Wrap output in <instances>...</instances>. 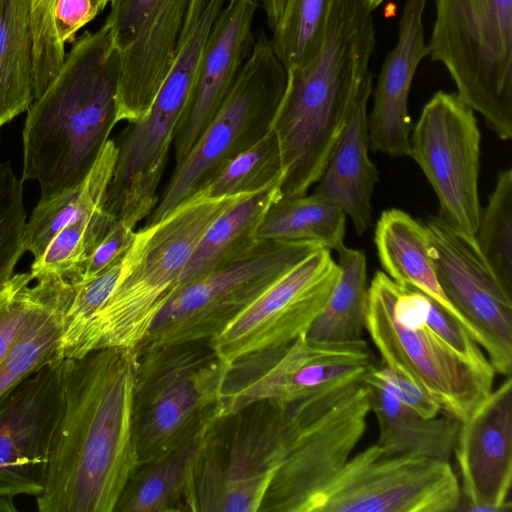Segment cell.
Wrapping results in <instances>:
<instances>
[{
  "instance_id": "obj_1",
  "label": "cell",
  "mask_w": 512,
  "mask_h": 512,
  "mask_svg": "<svg viewBox=\"0 0 512 512\" xmlns=\"http://www.w3.org/2000/svg\"><path fill=\"white\" fill-rule=\"evenodd\" d=\"M138 349L102 348L63 362V409L36 496L40 512H114L140 462L133 389Z\"/></svg>"
},
{
  "instance_id": "obj_2",
  "label": "cell",
  "mask_w": 512,
  "mask_h": 512,
  "mask_svg": "<svg viewBox=\"0 0 512 512\" xmlns=\"http://www.w3.org/2000/svg\"><path fill=\"white\" fill-rule=\"evenodd\" d=\"M372 11L367 0H333L319 51L305 65L287 70L271 124L283 166L281 197L305 195L316 184L363 91L372 84Z\"/></svg>"
},
{
  "instance_id": "obj_3",
  "label": "cell",
  "mask_w": 512,
  "mask_h": 512,
  "mask_svg": "<svg viewBox=\"0 0 512 512\" xmlns=\"http://www.w3.org/2000/svg\"><path fill=\"white\" fill-rule=\"evenodd\" d=\"M120 68L109 27L86 31L27 109L21 180L39 183V201L75 189L93 167L117 124Z\"/></svg>"
},
{
  "instance_id": "obj_4",
  "label": "cell",
  "mask_w": 512,
  "mask_h": 512,
  "mask_svg": "<svg viewBox=\"0 0 512 512\" xmlns=\"http://www.w3.org/2000/svg\"><path fill=\"white\" fill-rule=\"evenodd\" d=\"M248 194L211 197L201 190L135 231L111 296L65 359L102 348L139 349L207 229Z\"/></svg>"
},
{
  "instance_id": "obj_5",
  "label": "cell",
  "mask_w": 512,
  "mask_h": 512,
  "mask_svg": "<svg viewBox=\"0 0 512 512\" xmlns=\"http://www.w3.org/2000/svg\"><path fill=\"white\" fill-rule=\"evenodd\" d=\"M227 368L208 340L138 349L133 428L140 464L178 448L219 417Z\"/></svg>"
},
{
  "instance_id": "obj_6",
  "label": "cell",
  "mask_w": 512,
  "mask_h": 512,
  "mask_svg": "<svg viewBox=\"0 0 512 512\" xmlns=\"http://www.w3.org/2000/svg\"><path fill=\"white\" fill-rule=\"evenodd\" d=\"M295 431L289 405L269 401L218 417L194 468L186 511L259 512Z\"/></svg>"
},
{
  "instance_id": "obj_7",
  "label": "cell",
  "mask_w": 512,
  "mask_h": 512,
  "mask_svg": "<svg viewBox=\"0 0 512 512\" xmlns=\"http://www.w3.org/2000/svg\"><path fill=\"white\" fill-rule=\"evenodd\" d=\"M427 44L457 95L502 140L512 138V0H435Z\"/></svg>"
},
{
  "instance_id": "obj_8",
  "label": "cell",
  "mask_w": 512,
  "mask_h": 512,
  "mask_svg": "<svg viewBox=\"0 0 512 512\" xmlns=\"http://www.w3.org/2000/svg\"><path fill=\"white\" fill-rule=\"evenodd\" d=\"M221 9L219 0L206 4L183 38L150 110L139 121L128 124L116 142L117 157L104 209L133 230L159 201L157 192L176 129L191 94L205 42Z\"/></svg>"
},
{
  "instance_id": "obj_9",
  "label": "cell",
  "mask_w": 512,
  "mask_h": 512,
  "mask_svg": "<svg viewBox=\"0 0 512 512\" xmlns=\"http://www.w3.org/2000/svg\"><path fill=\"white\" fill-rule=\"evenodd\" d=\"M286 82L287 70L261 30L214 117L183 160L175 165L145 225L159 221L202 190L229 161L271 129Z\"/></svg>"
},
{
  "instance_id": "obj_10",
  "label": "cell",
  "mask_w": 512,
  "mask_h": 512,
  "mask_svg": "<svg viewBox=\"0 0 512 512\" xmlns=\"http://www.w3.org/2000/svg\"><path fill=\"white\" fill-rule=\"evenodd\" d=\"M289 407L296 431L260 512H309L364 435L371 412L369 387L363 382L344 384Z\"/></svg>"
},
{
  "instance_id": "obj_11",
  "label": "cell",
  "mask_w": 512,
  "mask_h": 512,
  "mask_svg": "<svg viewBox=\"0 0 512 512\" xmlns=\"http://www.w3.org/2000/svg\"><path fill=\"white\" fill-rule=\"evenodd\" d=\"M322 247L314 241H263L245 257L178 287L154 318L142 345L209 340L277 279Z\"/></svg>"
},
{
  "instance_id": "obj_12",
  "label": "cell",
  "mask_w": 512,
  "mask_h": 512,
  "mask_svg": "<svg viewBox=\"0 0 512 512\" xmlns=\"http://www.w3.org/2000/svg\"><path fill=\"white\" fill-rule=\"evenodd\" d=\"M377 364L366 340L322 344L304 334L277 346L241 356L228 364L219 417L257 402L290 405L344 384L362 382Z\"/></svg>"
},
{
  "instance_id": "obj_13",
  "label": "cell",
  "mask_w": 512,
  "mask_h": 512,
  "mask_svg": "<svg viewBox=\"0 0 512 512\" xmlns=\"http://www.w3.org/2000/svg\"><path fill=\"white\" fill-rule=\"evenodd\" d=\"M395 282L377 271L368 289L365 329L381 362L432 397L446 416L468 419L493 390L495 375L484 373L454 352L425 323L405 327L394 316Z\"/></svg>"
},
{
  "instance_id": "obj_14",
  "label": "cell",
  "mask_w": 512,
  "mask_h": 512,
  "mask_svg": "<svg viewBox=\"0 0 512 512\" xmlns=\"http://www.w3.org/2000/svg\"><path fill=\"white\" fill-rule=\"evenodd\" d=\"M460 505L449 462L389 455L375 443L348 459L309 512H454Z\"/></svg>"
},
{
  "instance_id": "obj_15",
  "label": "cell",
  "mask_w": 512,
  "mask_h": 512,
  "mask_svg": "<svg viewBox=\"0 0 512 512\" xmlns=\"http://www.w3.org/2000/svg\"><path fill=\"white\" fill-rule=\"evenodd\" d=\"M480 141L474 111L456 93L441 90L425 104L410 136L409 156L438 198V216L470 235L481 212Z\"/></svg>"
},
{
  "instance_id": "obj_16",
  "label": "cell",
  "mask_w": 512,
  "mask_h": 512,
  "mask_svg": "<svg viewBox=\"0 0 512 512\" xmlns=\"http://www.w3.org/2000/svg\"><path fill=\"white\" fill-rule=\"evenodd\" d=\"M431 257L439 284L496 373L512 371V293L499 280L474 235L429 216Z\"/></svg>"
},
{
  "instance_id": "obj_17",
  "label": "cell",
  "mask_w": 512,
  "mask_h": 512,
  "mask_svg": "<svg viewBox=\"0 0 512 512\" xmlns=\"http://www.w3.org/2000/svg\"><path fill=\"white\" fill-rule=\"evenodd\" d=\"M191 0H110L104 24L120 58L116 120L150 110L177 57Z\"/></svg>"
},
{
  "instance_id": "obj_18",
  "label": "cell",
  "mask_w": 512,
  "mask_h": 512,
  "mask_svg": "<svg viewBox=\"0 0 512 512\" xmlns=\"http://www.w3.org/2000/svg\"><path fill=\"white\" fill-rule=\"evenodd\" d=\"M339 274L331 250L322 247L314 251L235 315L208 340L210 346L229 364L248 353L305 334Z\"/></svg>"
},
{
  "instance_id": "obj_19",
  "label": "cell",
  "mask_w": 512,
  "mask_h": 512,
  "mask_svg": "<svg viewBox=\"0 0 512 512\" xmlns=\"http://www.w3.org/2000/svg\"><path fill=\"white\" fill-rule=\"evenodd\" d=\"M63 362L47 364L0 404V494L38 496L63 409Z\"/></svg>"
},
{
  "instance_id": "obj_20",
  "label": "cell",
  "mask_w": 512,
  "mask_h": 512,
  "mask_svg": "<svg viewBox=\"0 0 512 512\" xmlns=\"http://www.w3.org/2000/svg\"><path fill=\"white\" fill-rule=\"evenodd\" d=\"M453 453L468 511H506L512 484V379L459 425Z\"/></svg>"
},
{
  "instance_id": "obj_21",
  "label": "cell",
  "mask_w": 512,
  "mask_h": 512,
  "mask_svg": "<svg viewBox=\"0 0 512 512\" xmlns=\"http://www.w3.org/2000/svg\"><path fill=\"white\" fill-rule=\"evenodd\" d=\"M259 0H229L211 27L173 140L180 163L214 117L249 56Z\"/></svg>"
},
{
  "instance_id": "obj_22",
  "label": "cell",
  "mask_w": 512,
  "mask_h": 512,
  "mask_svg": "<svg viewBox=\"0 0 512 512\" xmlns=\"http://www.w3.org/2000/svg\"><path fill=\"white\" fill-rule=\"evenodd\" d=\"M428 0H405L398 37L373 92L367 119L369 149L391 157L409 156L412 128L408 97L416 69L428 56L423 14Z\"/></svg>"
},
{
  "instance_id": "obj_23",
  "label": "cell",
  "mask_w": 512,
  "mask_h": 512,
  "mask_svg": "<svg viewBox=\"0 0 512 512\" xmlns=\"http://www.w3.org/2000/svg\"><path fill=\"white\" fill-rule=\"evenodd\" d=\"M372 84L363 91L333 145L313 194L349 217L358 235L372 226L371 199L379 173L368 155L367 107Z\"/></svg>"
},
{
  "instance_id": "obj_24",
  "label": "cell",
  "mask_w": 512,
  "mask_h": 512,
  "mask_svg": "<svg viewBox=\"0 0 512 512\" xmlns=\"http://www.w3.org/2000/svg\"><path fill=\"white\" fill-rule=\"evenodd\" d=\"M374 242L384 273L400 285L425 293L463 324L437 279L424 222L397 208L384 210L376 224Z\"/></svg>"
},
{
  "instance_id": "obj_25",
  "label": "cell",
  "mask_w": 512,
  "mask_h": 512,
  "mask_svg": "<svg viewBox=\"0 0 512 512\" xmlns=\"http://www.w3.org/2000/svg\"><path fill=\"white\" fill-rule=\"evenodd\" d=\"M281 197L280 184L251 193L223 212L207 229L184 268L179 286L248 255L261 243L258 229L270 205Z\"/></svg>"
},
{
  "instance_id": "obj_26",
  "label": "cell",
  "mask_w": 512,
  "mask_h": 512,
  "mask_svg": "<svg viewBox=\"0 0 512 512\" xmlns=\"http://www.w3.org/2000/svg\"><path fill=\"white\" fill-rule=\"evenodd\" d=\"M376 416V444L389 455H412L449 462L460 422L449 416L426 418L402 404L386 389L366 384Z\"/></svg>"
},
{
  "instance_id": "obj_27",
  "label": "cell",
  "mask_w": 512,
  "mask_h": 512,
  "mask_svg": "<svg viewBox=\"0 0 512 512\" xmlns=\"http://www.w3.org/2000/svg\"><path fill=\"white\" fill-rule=\"evenodd\" d=\"M211 425L178 448L139 464L114 512L186 511L187 491Z\"/></svg>"
},
{
  "instance_id": "obj_28",
  "label": "cell",
  "mask_w": 512,
  "mask_h": 512,
  "mask_svg": "<svg viewBox=\"0 0 512 512\" xmlns=\"http://www.w3.org/2000/svg\"><path fill=\"white\" fill-rule=\"evenodd\" d=\"M76 285L60 279L47 300L21 330L0 362V404L27 377L61 360L64 315Z\"/></svg>"
},
{
  "instance_id": "obj_29",
  "label": "cell",
  "mask_w": 512,
  "mask_h": 512,
  "mask_svg": "<svg viewBox=\"0 0 512 512\" xmlns=\"http://www.w3.org/2000/svg\"><path fill=\"white\" fill-rule=\"evenodd\" d=\"M117 157L116 141L109 139L84 181L75 189L47 201H38L26 224L25 248L39 258L50 241L67 225L104 209Z\"/></svg>"
},
{
  "instance_id": "obj_30",
  "label": "cell",
  "mask_w": 512,
  "mask_h": 512,
  "mask_svg": "<svg viewBox=\"0 0 512 512\" xmlns=\"http://www.w3.org/2000/svg\"><path fill=\"white\" fill-rule=\"evenodd\" d=\"M339 277L322 310L305 332L312 342L351 344L363 339L368 297L367 264L363 251L337 250Z\"/></svg>"
},
{
  "instance_id": "obj_31",
  "label": "cell",
  "mask_w": 512,
  "mask_h": 512,
  "mask_svg": "<svg viewBox=\"0 0 512 512\" xmlns=\"http://www.w3.org/2000/svg\"><path fill=\"white\" fill-rule=\"evenodd\" d=\"M33 102L29 0H0V128Z\"/></svg>"
},
{
  "instance_id": "obj_32",
  "label": "cell",
  "mask_w": 512,
  "mask_h": 512,
  "mask_svg": "<svg viewBox=\"0 0 512 512\" xmlns=\"http://www.w3.org/2000/svg\"><path fill=\"white\" fill-rule=\"evenodd\" d=\"M346 218L314 194L280 197L267 210L257 236L260 242L314 241L337 251L344 246Z\"/></svg>"
},
{
  "instance_id": "obj_33",
  "label": "cell",
  "mask_w": 512,
  "mask_h": 512,
  "mask_svg": "<svg viewBox=\"0 0 512 512\" xmlns=\"http://www.w3.org/2000/svg\"><path fill=\"white\" fill-rule=\"evenodd\" d=\"M333 0H285L270 39L286 70L308 63L319 51Z\"/></svg>"
},
{
  "instance_id": "obj_34",
  "label": "cell",
  "mask_w": 512,
  "mask_h": 512,
  "mask_svg": "<svg viewBox=\"0 0 512 512\" xmlns=\"http://www.w3.org/2000/svg\"><path fill=\"white\" fill-rule=\"evenodd\" d=\"M115 220L100 209L64 227L34 259L30 269L34 280L49 275L78 285L90 251Z\"/></svg>"
},
{
  "instance_id": "obj_35",
  "label": "cell",
  "mask_w": 512,
  "mask_h": 512,
  "mask_svg": "<svg viewBox=\"0 0 512 512\" xmlns=\"http://www.w3.org/2000/svg\"><path fill=\"white\" fill-rule=\"evenodd\" d=\"M282 176L278 140L270 129L254 145L229 161L202 191L211 197L254 193L281 184Z\"/></svg>"
},
{
  "instance_id": "obj_36",
  "label": "cell",
  "mask_w": 512,
  "mask_h": 512,
  "mask_svg": "<svg viewBox=\"0 0 512 512\" xmlns=\"http://www.w3.org/2000/svg\"><path fill=\"white\" fill-rule=\"evenodd\" d=\"M475 240L504 287L512 293V169L498 173L481 209Z\"/></svg>"
},
{
  "instance_id": "obj_37",
  "label": "cell",
  "mask_w": 512,
  "mask_h": 512,
  "mask_svg": "<svg viewBox=\"0 0 512 512\" xmlns=\"http://www.w3.org/2000/svg\"><path fill=\"white\" fill-rule=\"evenodd\" d=\"M61 278L40 276L31 271L14 274L0 290V362L10 350L21 330L47 300Z\"/></svg>"
},
{
  "instance_id": "obj_38",
  "label": "cell",
  "mask_w": 512,
  "mask_h": 512,
  "mask_svg": "<svg viewBox=\"0 0 512 512\" xmlns=\"http://www.w3.org/2000/svg\"><path fill=\"white\" fill-rule=\"evenodd\" d=\"M23 181L9 161H0V290L14 275L26 238Z\"/></svg>"
},
{
  "instance_id": "obj_39",
  "label": "cell",
  "mask_w": 512,
  "mask_h": 512,
  "mask_svg": "<svg viewBox=\"0 0 512 512\" xmlns=\"http://www.w3.org/2000/svg\"><path fill=\"white\" fill-rule=\"evenodd\" d=\"M56 0H29L33 49V100L39 98L59 73L65 57L56 33L54 8Z\"/></svg>"
},
{
  "instance_id": "obj_40",
  "label": "cell",
  "mask_w": 512,
  "mask_h": 512,
  "mask_svg": "<svg viewBox=\"0 0 512 512\" xmlns=\"http://www.w3.org/2000/svg\"><path fill=\"white\" fill-rule=\"evenodd\" d=\"M122 259L95 277L76 285L72 302L63 320L61 354L65 359L85 328L111 296L121 272Z\"/></svg>"
},
{
  "instance_id": "obj_41",
  "label": "cell",
  "mask_w": 512,
  "mask_h": 512,
  "mask_svg": "<svg viewBox=\"0 0 512 512\" xmlns=\"http://www.w3.org/2000/svg\"><path fill=\"white\" fill-rule=\"evenodd\" d=\"M425 325L454 352L476 369L495 375L488 357L464 325L431 298Z\"/></svg>"
},
{
  "instance_id": "obj_42",
  "label": "cell",
  "mask_w": 512,
  "mask_h": 512,
  "mask_svg": "<svg viewBox=\"0 0 512 512\" xmlns=\"http://www.w3.org/2000/svg\"><path fill=\"white\" fill-rule=\"evenodd\" d=\"M362 382L386 389L402 404L410 407L423 417L433 418L441 412L440 405L432 397L409 378L389 368L381 361L377 362Z\"/></svg>"
},
{
  "instance_id": "obj_43",
  "label": "cell",
  "mask_w": 512,
  "mask_h": 512,
  "mask_svg": "<svg viewBox=\"0 0 512 512\" xmlns=\"http://www.w3.org/2000/svg\"><path fill=\"white\" fill-rule=\"evenodd\" d=\"M135 230L115 220L90 251L83 267L81 282L87 281L122 259Z\"/></svg>"
},
{
  "instance_id": "obj_44",
  "label": "cell",
  "mask_w": 512,
  "mask_h": 512,
  "mask_svg": "<svg viewBox=\"0 0 512 512\" xmlns=\"http://www.w3.org/2000/svg\"><path fill=\"white\" fill-rule=\"evenodd\" d=\"M110 0H56L54 23L59 41L65 45L75 34L103 11Z\"/></svg>"
},
{
  "instance_id": "obj_45",
  "label": "cell",
  "mask_w": 512,
  "mask_h": 512,
  "mask_svg": "<svg viewBox=\"0 0 512 512\" xmlns=\"http://www.w3.org/2000/svg\"><path fill=\"white\" fill-rule=\"evenodd\" d=\"M267 24L272 31L280 17L285 0H260Z\"/></svg>"
},
{
  "instance_id": "obj_46",
  "label": "cell",
  "mask_w": 512,
  "mask_h": 512,
  "mask_svg": "<svg viewBox=\"0 0 512 512\" xmlns=\"http://www.w3.org/2000/svg\"><path fill=\"white\" fill-rule=\"evenodd\" d=\"M207 2H208V0H191L187 18H186V22H185V26H184L183 33H182L181 42H182L183 38L185 37V35L187 34V32L193 26V24L200 17V14L203 11Z\"/></svg>"
},
{
  "instance_id": "obj_47",
  "label": "cell",
  "mask_w": 512,
  "mask_h": 512,
  "mask_svg": "<svg viewBox=\"0 0 512 512\" xmlns=\"http://www.w3.org/2000/svg\"><path fill=\"white\" fill-rule=\"evenodd\" d=\"M17 508L14 505L13 497L0 494V512H15Z\"/></svg>"
},
{
  "instance_id": "obj_48",
  "label": "cell",
  "mask_w": 512,
  "mask_h": 512,
  "mask_svg": "<svg viewBox=\"0 0 512 512\" xmlns=\"http://www.w3.org/2000/svg\"><path fill=\"white\" fill-rule=\"evenodd\" d=\"M371 9L374 10L379 5H381L385 0H367Z\"/></svg>"
}]
</instances>
